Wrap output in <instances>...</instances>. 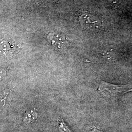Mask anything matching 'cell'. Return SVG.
Segmentation results:
<instances>
[{
    "instance_id": "1",
    "label": "cell",
    "mask_w": 132,
    "mask_h": 132,
    "mask_svg": "<svg viewBox=\"0 0 132 132\" xmlns=\"http://www.w3.org/2000/svg\"><path fill=\"white\" fill-rule=\"evenodd\" d=\"M98 90L99 93L113 99L131 91L132 89L130 85H113L102 81L99 84Z\"/></svg>"
},
{
    "instance_id": "2",
    "label": "cell",
    "mask_w": 132,
    "mask_h": 132,
    "mask_svg": "<svg viewBox=\"0 0 132 132\" xmlns=\"http://www.w3.org/2000/svg\"><path fill=\"white\" fill-rule=\"evenodd\" d=\"M47 39L52 45L59 50H63L66 48L69 44L68 41L64 36L58 34H50L47 36Z\"/></svg>"
},
{
    "instance_id": "3",
    "label": "cell",
    "mask_w": 132,
    "mask_h": 132,
    "mask_svg": "<svg viewBox=\"0 0 132 132\" xmlns=\"http://www.w3.org/2000/svg\"><path fill=\"white\" fill-rule=\"evenodd\" d=\"M80 22L82 26L87 29L98 28L102 26L99 20L88 14L82 15L80 17Z\"/></svg>"
},
{
    "instance_id": "4",
    "label": "cell",
    "mask_w": 132,
    "mask_h": 132,
    "mask_svg": "<svg viewBox=\"0 0 132 132\" xmlns=\"http://www.w3.org/2000/svg\"><path fill=\"white\" fill-rule=\"evenodd\" d=\"M38 114L35 110H30L26 112L24 115L23 121L27 124H29L34 121L37 118Z\"/></svg>"
},
{
    "instance_id": "5",
    "label": "cell",
    "mask_w": 132,
    "mask_h": 132,
    "mask_svg": "<svg viewBox=\"0 0 132 132\" xmlns=\"http://www.w3.org/2000/svg\"><path fill=\"white\" fill-rule=\"evenodd\" d=\"M11 50V46L9 43L5 41L0 42V56L7 54Z\"/></svg>"
},
{
    "instance_id": "6",
    "label": "cell",
    "mask_w": 132,
    "mask_h": 132,
    "mask_svg": "<svg viewBox=\"0 0 132 132\" xmlns=\"http://www.w3.org/2000/svg\"><path fill=\"white\" fill-rule=\"evenodd\" d=\"M10 90H6L0 94V108L5 105L7 100V97L10 95Z\"/></svg>"
},
{
    "instance_id": "7",
    "label": "cell",
    "mask_w": 132,
    "mask_h": 132,
    "mask_svg": "<svg viewBox=\"0 0 132 132\" xmlns=\"http://www.w3.org/2000/svg\"><path fill=\"white\" fill-rule=\"evenodd\" d=\"M60 125H59V129L62 132H71L68 129V128L67 127L65 123L63 121H60Z\"/></svg>"
},
{
    "instance_id": "8",
    "label": "cell",
    "mask_w": 132,
    "mask_h": 132,
    "mask_svg": "<svg viewBox=\"0 0 132 132\" xmlns=\"http://www.w3.org/2000/svg\"><path fill=\"white\" fill-rule=\"evenodd\" d=\"M5 71L2 70V71H0V80L5 76Z\"/></svg>"
}]
</instances>
